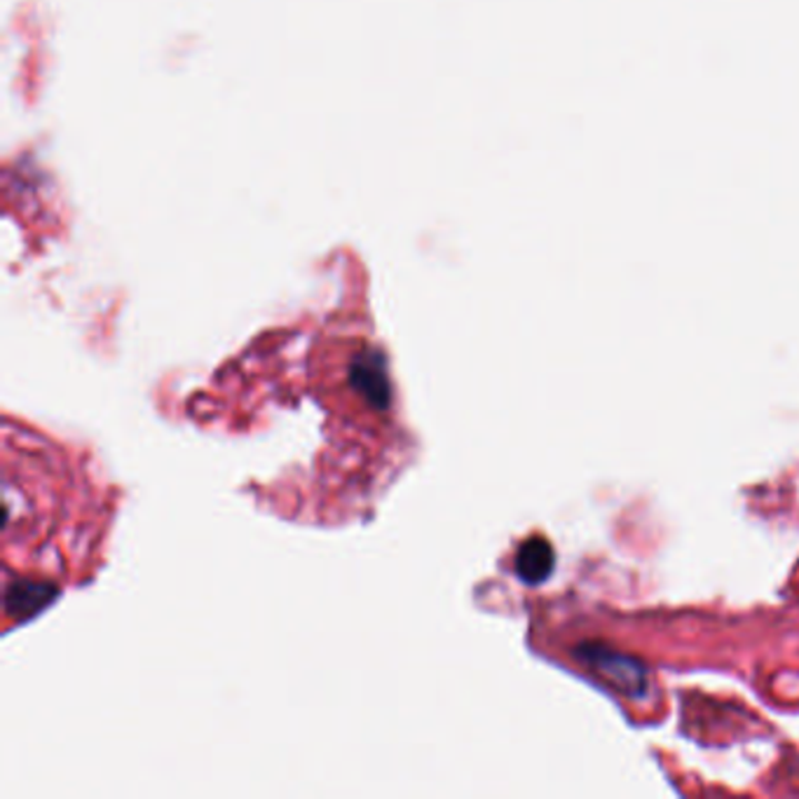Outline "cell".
<instances>
[{
    "instance_id": "1",
    "label": "cell",
    "mask_w": 799,
    "mask_h": 799,
    "mask_svg": "<svg viewBox=\"0 0 799 799\" xmlns=\"http://www.w3.org/2000/svg\"><path fill=\"white\" fill-rule=\"evenodd\" d=\"M575 657L581 663H587L605 682H610L623 697L629 699L647 697V668L633 657L619 655L600 642L577 645Z\"/></svg>"
},
{
    "instance_id": "2",
    "label": "cell",
    "mask_w": 799,
    "mask_h": 799,
    "mask_svg": "<svg viewBox=\"0 0 799 799\" xmlns=\"http://www.w3.org/2000/svg\"><path fill=\"white\" fill-rule=\"evenodd\" d=\"M553 568H556L553 547L547 542L545 537H530L521 547H518L513 570H516V577L521 579L523 585H528V587L542 585V581H547L551 577Z\"/></svg>"
}]
</instances>
